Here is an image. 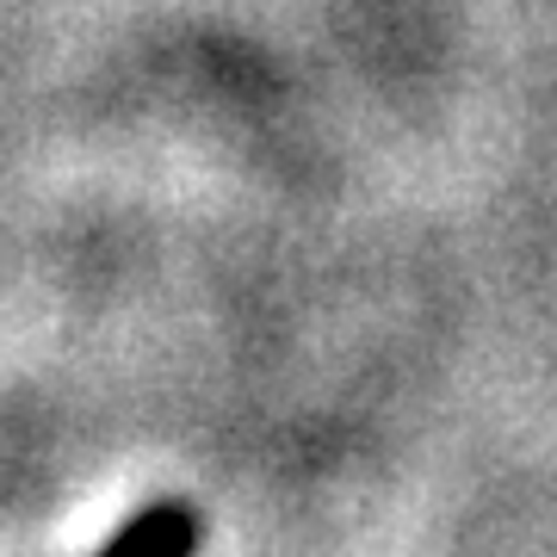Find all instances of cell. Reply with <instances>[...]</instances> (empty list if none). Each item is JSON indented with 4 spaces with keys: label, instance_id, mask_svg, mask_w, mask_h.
<instances>
[{
    "label": "cell",
    "instance_id": "1",
    "mask_svg": "<svg viewBox=\"0 0 557 557\" xmlns=\"http://www.w3.org/2000/svg\"><path fill=\"white\" fill-rule=\"evenodd\" d=\"M199 533L205 527H199V508L193 502L161 496V502H143L94 557H193L199 552Z\"/></svg>",
    "mask_w": 557,
    "mask_h": 557
}]
</instances>
